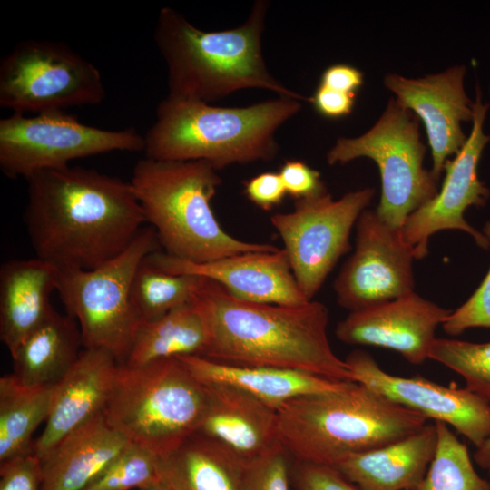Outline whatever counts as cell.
<instances>
[{
	"label": "cell",
	"instance_id": "cell-1",
	"mask_svg": "<svg viewBox=\"0 0 490 490\" xmlns=\"http://www.w3.org/2000/svg\"><path fill=\"white\" fill-rule=\"evenodd\" d=\"M25 180L31 244L37 258L59 270L106 263L131 245L145 222L131 183L118 177L66 166Z\"/></svg>",
	"mask_w": 490,
	"mask_h": 490
},
{
	"label": "cell",
	"instance_id": "cell-2",
	"mask_svg": "<svg viewBox=\"0 0 490 490\" xmlns=\"http://www.w3.org/2000/svg\"><path fill=\"white\" fill-rule=\"evenodd\" d=\"M191 302L207 330L203 358L239 366L299 370L330 380L354 382L346 361L331 348L328 309L319 301L300 305L247 301L219 283L199 277Z\"/></svg>",
	"mask_w": 490,
	"mask_h": 490
},
{
	"label": "cell",
	"instance_id": "cell-3",
	"mask_svg": "<svg viewBox=\"0 0 490 490\" xmlns=\"http://www.w3.org/2000/svg\"><path fill=\"white\" fill-rule=\"evenodd\" d=\"M269 5L266 0L256 1L242 24L221 31L201 30L179 11L162 7L153 35L167 66L168 95L211 103L259 88L309 102L275 79L266 66L261 37Z\"/></svg>",
	"mask_w": 490,
	"mask_h": 490
},
{
	"label": "cell",
	"instance_id": "cell-4",
	"mask_svg": "<svg viewBox=\"0 0 490 490\" xmlns=\"http://www.w3.org/2000/svg\"><path fill=\"white\" fill-rule=\"evenodd\" d=\"M301 109L300 100L279 96L245 107H220L167 95L144 135L145 157L204 161L217 171L273 160L275 134Z\"/></svg>",
	"mask_w": 490,
	"mask_h": 490
},
{
	"label": "cell",
	"instance_id": "cell-5",
	"mask_svg": "<svg viewBox=\"0 0 490 490\" xmlns=\"http://www.w3.org/2000/svg\"><path fill=\"white\" fill-rule=\"evenodd\" d=\"M278 439L298 461L335 466L344 458L399 440L428 420L368 387L294 398L278 410Z\"/></svg>",
	"mask_w": 490,
	"mask_h": 490
},
{
	"label": "cell",
	"instance_id": "cell-6",
	"mask_svg": "<svg viewBox=\"0 0 490 490\" xmlns=\"http://www.w3.org/2000/svg\"><path fill=\"white\" fill-rule=\"evenodd\" d=\"M221 181L218 171L204 161L144 157L136 162L129 182L145 222L169 256L202 263L277 250L270 243L239 240L220 226L211 202Z\"/></svg>",
	"mask_w": 490,
	"mask_h": 490
},
{
	"label": "cell",
	"instance_id": "cell-7",
	"mask_svg": "<svg viewBox=\"0 0 490 490\" xmlns=\"http://www.w3.org/2000/svg\"><path fill=\"white\" fill-rule=\"evenodd\" d=\"M206 405L205 384L169 358L119 364L103 416L131 443L162 457L198 431Z\"/></svg>",
	"mask_w": 490,
	"mask_h": 490
},
{
	"label": "cell",
	"instance_id": "cell-8",
	"mask_svg": "<svg viewBox=\"0 0 490 490\" xmlns=\"http://www.w3.org/2000/svg\"><path fill=\"white\" fill-rule=\"evenodd\" d=\"M152 228H142L131 245L113 260L89 270H59L56 291L67 314L79 325L83 348L101 349L122 364L142 323L131 301L134 274L157 250Z\"/></svg>",
	"mask_w": 490,
	"mask_h": 490
},
{
	"label": "cell",
	"instance_id": "cell-9",
	"mask_svg": "<svg viewBox=\"0 0 490 490\" xmlns=\"http://www.w3.org/2000/svg\"><path fill=\"white\" fill-rule=\"evenodd\" d=\"M426 146L416 115L391 98L377 122L356 138L340 137L327 153L328 165L346 164L358 158L373 160L381 179L377 216L402 228L407 218L438 192L431 171L423 166Z\"/></svg>",
	"mask_w": 490,
	"mask_h": 490
},
{
	"label": "cell",
	"instance_id": "cell-10",
	"mask_svg": "<svg viewBox=\"0 0 490 490\" xmlns=\"http://www.w3.org/2000/svg\"><path fill=\"white\" fill-rule=\"evenodd\" d=\"M104 98L99 69L63 42L23 40L0 62V106L13 113L65 111Z\"/></svg>",
	"mask_w": 490,
	"mask_h": 490
},
{
	"label": "cell",
	"instance_id": "cell-11",
	"mask_svg": "<svg viewBox=\"0 0 490 490\" xmlns=\"http://www.w3.org/2000/svg\"><path fill=\"white\" fill-rule=\"evenodd\" d=\"M115 151H144V136L132 127L88 125L66 111L12 113L0 120V169L10 179H26L42 170L69 166L73 160Z\"/></svg>",
	"mask_w": 490,
	"mask_h": 490
},
{
	"label": "cell",
	"instance_id": "cell-12",
	"mask_svg": "<svg viewBox=\"0 0 490 490\" xmlns=\"http://www.w3.org/2000/svg\"><path fill=\"white\" fill-rule=\"evenodd\" d=\"M374 195L372 188H364L335 200L325 191L295 200L291 211L271 215L270 223L308 300H313L339 259L350 250L351 230Z\"/></svg>",
	"mask_w": 490,
	"mask_h": 490
},
{
	"label": "cell",
	"instance_id": "cell-13",
	"mask_svg": "<svg viewBox=\"0 0 490 490\" xmlns=\"http://www.w3.org/2000/svg\"><path fill=\"white\" fill-rule=\"evenodd\" d=\"M356 246L334 282L339 306L349 312L414 292L412 250L402 228L366 209L356 223Z\"/></svg>",
	"mask_w": 490,
	"mask_h": 490
},
{
	"label": "cell",
	"instance_id": "cell-14",
	"mask_svg": "<svg viewBox=\"0 0 490 490\" xmlns=\"http://www.w3.org/2000/svg\"><path fill=\"white\" fill-rule=\"evenodd\" d=\"M489 104H484L481 91L476 87L474 103L472 131L464 146L452 160L445 164V177L440 191L414 211L402 226L405 241L412 250L415 260H422L428 253L430 237L441 230H458L469 234L476 245L490 249V241L484 233L465 219L470 206L485 205L490 191L478 178L477 167L490 135L483 132V123Z\"/></svg>",
	"mask_w": 490,
	"mask_h": 490
},
{
	"label": "cell",
	"instance_id": "cell-15",
	"mask_svg": "<svg viewBox=\"0 0 490 490\" xmlns=\"http://www.w3.org/2000/svg\"><path fill=\"white\" fill-rule=\"evenodd\" d=\"M344 360L354 382L427 420L446 424L475 447L490 437V402L466 387L443 386L420 376L389 374L361 349L353 350Z\"/></svg>",
	"mask_w": 490,
	"mask_h": 490
},
{
	"label": "cell",
	"instance_id": "cell-16",
	"mask_svg": "<svg viewBox=\"0 0 490 490\" xmlns=\"http://www.w3.org/2000/svg\"><path fill=\"white\" fill-rule=\"evenodd\" d=\"M451 311L414 291L349 312L335 334L343 343L394 350L408 363L420 365L429 359L436 331Z\"/></svg>",
	"mask_w": 490,
	"mask_h": 490
},
{
	"label": "cell",
	"instance_id": "cell-17",
	"mask_svg": "<svg viewBox=\"0 0 490 490\" xmlns=\"http://www.w3.org/2000/svg\"><path fill=\"white\" fill-rule=\"evenodd\" d=\"M466 67L454 66L421 78L387 74L385 86L397 101L421 119L432 154L431 172L438 181L447 157L456 155L467 137L461 122L473 121L474 103L464 89Z\"/></svg>",
	"mask_w": 490,
	"mask_h": 490
},
{
	"label": "cell",
	"instance_id": "cell-18",
	"mask_svg": "<svg viewBox=\"0 0 490 490\" xmlns=\"http://www.w3.org/2000/svg\"><path fill=\"white\" fill-rule=\"evenodd\" d=\"M147 258L166 272L213 280L243 300L279 305L310 301L299 290L282 248L240 253L202 263L180 260L162 250H155Z\"/></svg>",
	"mask_w": 490,
	"mask_h": 490
},
{
	"label": "cell",
	"instance_id": "cell-19",
	"mask_svg": "<svg viewBox=\"0 0 490 490\" xmlns=\"http://www.w3.org/2000/svg\"><path fill=\"white\" fill-rule=\"evenodd\" d=\"M119 362L109 352L83 348L67 374L54 385L42 434L33 449L43 460L65 437L103 414Z\"/></svg>",
	"mask_w": 490,
	"mask_h": 490
},
{
	"label": "cell",
	"instance_id": "cell-20",
	"mask_svg": "<svg viewBox=\"0 0 490 490\" xmlns=\"http://www.w3.org/2000/svg\"><path fill=\"white\" fill-rule=\"evenodd\" d=\"M203 384L207 405L198 433L219 442L246 464L279 442L276 409L234 386Z\"/></svg>",
	"mask_w": 490,
	"mask_h": 490
},
{
	"label": "cell",
	"instance_id": "cell-21",
	"mask_svg": "<svg viewBox=\"0 0 490 490\" xmlns=\"http://www.w3.org/2000/svg\"><path fill=\"white\" fill-rule=\"evenodd\" d=\"M59 269L39 259L10 260L0 269V339L11 357L54 310Z\"/></svg>",
	"mask_w": 490,
	"mask_h": 490
},
{
	"label": "cell",
	"instance_id": "cell-22",
	"mask_svg": "<svg viewBox=\"0 0 490 490\" xmlns=\"http://www.w3.org/2000/svg\"><path fill=\"white\" fill-rule=\"evenodd\" d=\"M436 424L377 448L351 455L335 466L361 490H418L434 457Z\"/></svg>",
	"mask_w": 490,
	"mask_h": 490
},
{
	"label": "cell",
	"instance_id": "cell-23",
	"mask_svg": "<svg viewBox=\"0 0 490 490\" xmlns=\"http://www.w3.org/2000/svg\"><path fill=\"white\" fill-rule=\"evenodd\" d=\"M176 358L202 383L234 386L276 410L294 398L341 390L352 383L330 380L299 370L226 364L200 356Z\"/></svg>",
	"mask_w": 490,
	"mask_h": 490
},
{
	"label": "cell",
	"instance_id": "cell-24",
	"mask_svg": "<svg viewBox=\"0 0 490 490\" xmlns=\"http://www.w3.org/2000/svg\"><path fill=\"white\" fill-rule=\"evenodd\" d=\"M131 442L96 416L42 460L40 490H82Z\"/></svg>",
	"mask_w": 490,
	"mask_h": 490
},
{
	"label": "cell",
	"instance_id": "cell-25",
	"mask_svg": "<svg viewBox=\"0 0 490 490\" xmlns=\"http://www.w3.org/2000/svg\"><path fill=\"white\" fill-rule=\"evenodd\" d=\"M246 463L198 432L161 457L160 481L172 490H242Z\"/></svg>",
	"mask_w": 490,
	"mask_h": 490
},
{
	"label": "cell",
	"instance_id": "cell-26",
	"mask_svg": "<svg viewBox=\"0 0 490 490\" xmlns=\"http://www.w3.org/2000/svg\"><path fill=\"white\" fill-rule=\"evenodd\" d=\"M83 348L79 325L54 310L11 357L13 375L28 386L55 385L76 362Z\"/></svg>",
	"mask_w": 490,
	"mask_h": 490
},
{
	"label": "cell",
	"instance_id": "cell-27",
	"mask_svg": "<svg viewBox=\"0 0 490 490\" xmlns=\"http://www.w3.org/2000/svg\"><path fill=\"white\" fill-rule=\"evenodd\" d=\"M208 335L203 319L189 302L138 327L122 365L141 366L178 356L202 357Z\"/></svg>",
	"mask_w": 490,
	"mask_h": 490
},
{
	"label": "cell",
	"instance_id": "cell-28",
	"mask_svg": "<svg viewBox=\"0 0 490 490\" xmlns=\"http://www.w3.org/2000/svg\"><path fill=\"white\" fill-rule=\"evenodd\" d=\"M54 385L28 386L13 374L0 378V463L32 449V436L45 422Z\"/></svg>",
	"mask_w": 490,
	"mask_h": 490
},
{
	"label": "cell",
	"instance_id": "cell-29",
	"mask_svg": "<svg viewBox=\"0 0 490 490\" xmlns=\"http://www.w3.org/2000/svg\"><path fill=\"white\" fill-rule=\"evenodd\" d=\"M198 278L166 272L146 256L134 274L130 293L141 321L156 319L191 302Z\"/></svg>",
	"mask_w": 490,
	"mask_h": 490
},
{
	"label": "cell",
	"instance_id": "cell-30",
	"mask_svg": "<svg viewBox=\"0 0 490 490\" xmlns=\"http://www.w3.org/2000/svg\"><path fill=\"white\" fill-rule=\"evenodd\" d=\"M434 423L436 448L418 490H489V481L477 474L467 446L446 424Z\"/></svg>",
	"mask_w": 490,
	"mask_h": 490
},
{
	"label": "cell",
	"instance_id": "cell-31",
	"mask_svg": "<svg viewBox=\"0 0 490 490\" xmlns=\"http://www.w3.org/2000/svg\"><path fill=\"white\" fill-rule=\"evenodd\" d=\"M429 359L458 374L466 388L490 402V341L436 338Z\"/></svg>",
	"mask_w": 490,
	"mask_h": 490
},
{
	"label": "cell",
	"instance_id": "cell-32",
	"mask_svg": "<svg viewBox=\"0 0 490 490\" xmlns=\"http://www.w3.org/2000/svg\"><path fill=\"white\" fill-rule=\"evenodd\" d=\"M161 457L130 443L82 490L142 489L160 481Z\"/></svg>",
	"mask_w": 490,
	"mask_h": 490
},
{
	"label": "cell",
	"instance_id": "cell-33",
	"mask_svg": "<svg viewBox=\"0 0 490 490\" xmlns=\"http://www.w3.org/2000/svg\"><path fill=\"white\" fill-rule=\"evenodd\" d=\"M292 457L280 442L248 463L242 477V490H294L291 480Z\"/></svg>",
	"mask_w": 490,
	"mask_h": 490
},
{
	"label": "cell",
	"instance_id": "cell-34",
	"mask_svg": "<svg viewBox=\"0 0 490 490\" xmlns=\"http://www.w3.org/2000/svg\"><path fill=\"white\" fill-rule=\"evenodd\" d=\"M482 232L490 241V220L485 223ZM441 327L450 336H458L472 328H490V268L476 290L451 311Z\"/></svg>",
	"mask_w": 490,
	"mask_h": 490
},
{
	"label": "cell",
	"instance_id": "cell-35",
	"mask_svg": "<svg viewBox=\"0 0 490 490\" xmlns=\"http://www.w3.org/2000/svg\"><path fill=\"white\" fill-rule=\"evenodd\" d=\"M291 480L294 490H361L333 466L293 458Z\"/></svg>",
	"mask_w": 490,
	"mask_h": 490
},
{
	"label": "cell",
	"instance_id": "cell-36",
	"mask_svg": "<svg viewBox=\"0 0 490 490\" xmlns=\"http://www.w3.org/2000/svg\"><path fill=\"white\" fill-rule=\"evenodd\" d=\"M43 463L31 450L0 463V490H40Z\"/></svg>",
	"mask_w": 490,
	"mask_h": 490
},
{
	"label": "cell",
	"instance_id": "cell-37",
	"mask_svg": "<svg viewBox=\"0 0 490 490\" xmlns=\"http://www.w3.org/2000/svg\"><path fill=\"white\" fill-rule=\"evenodd\" d=\"M278 172L287 194L295 200L312 197L327 191L319 172L302 161L287 160Z\"/></svg>",
	"mask_w": 490,
	"mask_h": 490
},
{
	"label": "cell",
	"instance_id": "cell-38",
	"mask_svg": "<svg viewBox=\"0 0 490 490\" xmlns=\"http://www.w3.org/2000/svg\"><path fill=\"white\" fill-rule=\"evenodd\" d=\"M245 196L257 207L270 211L287 195L279 172H266L251 177L244 183Z\"/></svg>",
	"mask_w": 490,
	"mask_h": 490
},
{
	"label": "cell",
	"instance_id": "cell-39",
	"mask_svg": "<svg viewBox=\"0 0 490 490\" xmlns=\"http://www.w3.org/2000/svg\"><path fill=\"white\" fill-rule=\"evenodd\" d=\"M356 94L339 92L318 83L313 95L309 97L315 111L328 119H339L353 111Z\"/></svg>",
	"mask_w": 490,
	"mask_h": 490
},
{
	"label": "cell",
	"instance_id": "cell-40",
	"mask_svg": "<svg viewBox=\"0 0 490 490\" xmlns=\"http://www.w3.org/2000/svg\"><path fill=\"white\" fill-rule=\"evenodd\" d=\"M363 83V73L346 64H336L327 67L319 79L321 85L351 94H356Z\"/></svg>",
	"mask_w": 490,
	"mask_h": 490
},
{
	"label": "cell",
	"instance_id": "cell-41",
	"mask_svg": "<svg viewBox=\"0 0 490 490\" xmlns=\"http://www.w3.org/2000/svg\"><path fill=\"white\" fill-rule=\"evenodd\" d=\"M473 459L478 466L490 473V437L475 447Z\"/></svg>",
	"mask_w": 490,
	"mask_h": 490
},
{
	"label": "cell",
	"instance_id": "cell-42",
	"mask_svg": "<svg viewBox=\"0 0 490 490\" xmlns=\"http://www.w3.org/2000/svg\"><path fill=\"white\" fill-rule=\"evenodd\" d=\"M140 490H172L161 481L154 482Z\"/></svg>",
	"mask_w": 490,
	"mask_h": 490
},
{
	"label": "cell",
	"instance_id": "cell-43",
	"mask_svg": "<svg viewBox=\"0 0 490 490\" xmlns=\"http://www.w3.org/2000/svg\"><path fill=\"white\" fill-rule=\"evenodd\" d=\"M489 477H488V481H489V485H490V473L488 474ZM489 490H490V486H489Z\"/></svg>",
	"mask_w": 490,
	"mask_h": 490
},
{
	"label": "cell",
	"instance_id": "cell-44",
	"mask_svg": "<svg viewBox=\"0 0 490 490\" xmlns=\"http://www.w3.org/2000/svg\"><path fill=\"white\" fill-rule=\"evenodd\" d=\"M489 105H490V103H489Z\"/></svg>",
	"mask_w": 490,
	"mask_h": 490
}]
</instances>
